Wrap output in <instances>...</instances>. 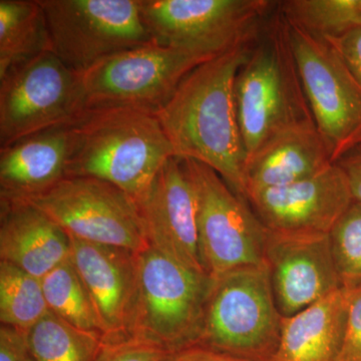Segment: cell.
<instances>
[{
	"label": "cell",
	"instance_id": "obj_7",
	"mask_svg": "<svg viewBox=\"0 0 361 361\" xmlns=\"http://www.w3.org/2000/svg\"><path fill=\"white\" fill-rule=\"evenodd\" d=\"M180 161L196 198L199 244L207 275L217 279L240 268L264 266L268 229L248 202L213 169L193 160Z\"/></svg>",
	"mask_w": 361,
	"mask_h": 361
},
{
	"label": "cell",
	"instance_id": "obj_21",
	"mask_svg": "<svg viewBox=\"0 0 361 361\" xmlns=\"http://www.w3.org/2000/svg\"><path fill=\"white\" fill-rule=\"evenodd\" d=\"M47 51L51 33L39 0H0V78Z\"/></svg>",
	"mask_w": 361,
	"mask_h": 361
},
{
	"label": "cell",
	"instance_id": "obj_30",
	"mask_svg": "<svg viewBox=\"0 0 361 361\" xmlns=\"http://www.w3.org/2000/svg\"><path fill=\"white\" fill-rule=\"evenodd\" d=\"M334 47L361 85V28L339 37L324 39Z\"/></svg>",
	"mask_w": 361,
	"mask_h": 361
},
{
	"label": "cell",
	"instance_id": "obj_15",
	"mask_svg": "<svg viewBox=\"0 0 361 361\" xmlns=\"http://www.w3.org/2000/svg\"><path fill=\"white\" fill-rule=\"evenodd\" d=\"M135 205L149 246L207 274L199 244L196 198L180 159L167 161Z\"/></svg>",
	"mask_w": 361,
	"mask_h": 361
},
{
	"label": "cell",
	"instance_id": "obj_23",
	"mask_svg": "<svg viewBox=\"0 0 361 361\" xmlns=\"http://www.w3.org/2000/svg\"><path fill=\"white\" fill-rule=\"evenodd\" d=\"M42 284L49 311L78 329L103 334L89 291L71 257L47 273Z\"/></svg>",
	"mask_w": 361,
	"mask_h": 361
},
{
	"label": "cell",
	"instance_id": "obj_3",
	"mask_svg": "<svg viewBox=\"0 0 361 361\" xmlns=\"http://www.w3.org/2000/svg\"><path fill=\"white\" fill-rule=\"evenodd\" d=\"M235 102L247 161L273 135L314 122L292 51L288 23L279 9L266 20L240 68Z\"/></svg>",
	"mask_w": 361,
	"mask_h": 361
},
{
	"label": "cell",
	"instance_id": "obj_31",
	"mask_svg": "<svg viewBox=\"0 0 361 361\" xmlns=\"http://www.w3.org/2000/svg\"><path fill=\"white\" fill-rule=\"evenodd\" d=\"M164 361H245L204 346L190 345L169 353Z\"/></svg>",
	"mask_w": 361,
	"mask_h": 361
},
{
	"label": "cell",
	"instance_id": "obj_1",
	"mask_svg": "<svg viewBox=\"0 0 361 361\" xmlns=\"http://www.w3.org/2000/svg\"><path fill=\"white\" fill-rule=\"evenodd\" d=\"M254 42L196 66L156 115L176 158L213 169L244 200L247 154L237 116L235 80Z\"/></svg>",
	"mask_w": 361,
	"mask_h": 361
},
{
	"label": "cell",
	"instance_id": "obj_8",
	"mask_svg": "<svg viewBox=\"0 0 361 361\" xmlns=\"http://www.w3.org/2000/svg\"><path fill=\"white\" fill-rule=\"evenodd\" d=\"M211 59L154 42L118 52L80 75L85 106L157 115L188 73Z\"/></svg>",
	"mask_w": 361,
	"mask_h": 361
},
{
	"label": "cell",
	"instance_id": "obj_16",
	"mask_svg": "<svg viewBox=\"0 0 361 361\" xmlns=\"http://www.w3.org/2000/svg\"><path fill=\"white\" fill-rule=\"evenodd\" d=\"M71 259L89 291L106 339L127 336L137 284V254L70 237Z\"/></svg>",
	"mask_w": 361,
	"mask_h": 361
},
{
	"label": "cell",
	"instance_id": "obj_17",
	"mask_svg": "<svg viewBox=\"0 0 361 361\" xmlns=\"http://www.w3.org/2000/svg\"><path fill=\"white\" fill-rule=\"evenodd\" d=\"M70 257V236L47 214L25 200L0 198V261L42 279Z\"/></svg>",
	"mask_w": 361,
	"mask_h": 361
},
{
	"label": "cell",
	"instance_id": "obj_2",
	"mask_svg": "<svg viewBox=\"0 0 361 361\" xmlns=\"http://www.w3.org/2000/svg\"><path fill=\"white\" fill-rule=\"evenodd\" d=\"M174 149L153 114L130 108L87 109L71 123L66 177H92L137 202Z\"/></svg>",
	"mask_w": 361,
	"mask_h": 361
},
{
	"label": "cell",
	"instance_id": "obj_18",
	"mask_svg": "<svg viewBox=\"0 0 361 361\" xmlns=\"http://www.w3.org/2000/svg\"><path fill=\"white\" fill-rule=\"evenodd\" d=\"M71 123L27 135L0 149V198L25 200L66 178Z\"/></svg>",
	"mask_w": 361,
	"mask_h": 361
},
{
	"label": "cell",
	"instance_id": "obj_25",
	"mask_svg": "<svg viewBox=\"0 0 361 361\" xmlns=\"http://www.w3.org/2000/svg\"><path fill=\"white\" fill-rule=\"evenodd\" d=\"M277 7L288 23L322 39L361 28V0H286Z\"/></svg>",
	"mask_w": 361,
	"mask_h": 361
},
{
	"label": "cell",
	"instance_id": "obj_4",
	"mask_svg": "<svg viewBox=\"0 0 361 361\" xmlns=\"http://www.w3.org/2000/svg\"><path fill=\"white\" fill-rule=\"evenodd\" d=\"M282 319L266 265L240 268L214 279L195 344L242 360L273 361Z\"/></svg>",
	"mask_w": 361,
	"mask_h": 361
},
{
	"label": "cell",
	"instance_id": "obj_28",
	"mask_svg": "<svg viewBox=\"0 0 361 361\" xmlns=\"http://www.w3.org/2000/svg\"><path fill=\"white\" fill-rule=\"evenodd\" d=\"M346 291L348 318L339 361H361V285Z\"/></svg>",
	"mask_w": 361,
	"mask_h": 361
},
{
	"label": "cell",
	"instance_id": "obj_26",
	"mask_svg": "<svg viewBox=\"0 0 361 361\" xmlns=\"http://www.w3.org/2000/svg\"><path fill=\"white\" fill-rule=\"evenodd\" d=\"M342 288L361 285V202H353L329 234Z\"/></svg>",
	"mask_w": 361,
	"mask_h": 361
},
{
	"label": "cell",
	"instance_id": "obj_19",
	"mask_svg": "<svg viewBox=\"0 0 361 361\" xmlns=\"http://www.w3.org/2000/svg\"><path fill=\"white\" fill-rule=\"evenodd\" d=\"M314 122L289 128L271 137L246 165V196L314 177L334 165Z\"/></svg>",
	"mask_w": 361,
	"mask_h": 361
},
{
	"label": "cell",
	"instance_id": "obj_29",
	"mask_svg": "<svg viewBox=\"0 0 361 361\" xmlns=\"http://www.w3.org/2000/svg\"><path fill=\"white\" fill-rule=\"evenodd\" d=\"M0 361H35L28 348L25 331L1 325Z\"/></svg>",
	"mask_w": 361,
	"mask_h": 361
},
{
	"label": "cell",
	"instance_id": "obj_32",
	"mask_svg": "<svg viewBox=\"0 0 361 361\" xmlns=\"http://www.w3.org/2000/svg\"><path fill=\"white\" fill-rule=\"evenodd\" d=\"M348 177L353 199L361 202V147L337 161Z\"/></svg>",
	"mask_w": 361,
	"mask_h": 361
},
{
	"label": "cell",
	"instance_id": "obj_13",
	"mask_svg": "<svg viewBox=\"0 0 361 361\" xmlns=\"http://www.w3.org/2000/svg\"><path fill=\"white\" fill-rule=\"evenodd\" d=\"M247 202L271 231L329 235L355 199L336 163L314 177L252 194Z\"/></svg>",
	"mask_w": 361,
	"mask_h": 361
},
{
	"label": "cell",
	"instance_id": "obj_5",
	"mask_svg": "<svg viewBox=\"0 0 361 361\" xmlns=\"http://www.w3.org/2000/svg\"><path fill=\"white\" fill-rule=\"evenodd\" d=\"M214 279L149 245L137 254V284L127 336L168 353L194 345Z\"/></svg>",
	"mask_w": 361,
	"mask_h": 361
},
{
	"label": "cell",
	"instance_id": "obj_22",
	"mask_svg": "<svg viewBox=\"0 0 361 361\" xmlns=\"http://www.w3.org/2000/svg\"><path fill=\"white\" fill-rule=\"evenodd\" d=\"M26 341L35 361H96L104 337L78 329L49 311L26 331Z\"/></svg>",
	"mask_w": 361,
	"mask_h": 361
},
{
	"label": "cell",
	"instance_id": "obj_27",
	"mask_svg": "<svg viewBox=\"0 0 361 361\" xmlns=\"http://www.w3.org/2000/svg\"><path fill=\"white\" fill-rule=\"evenodd\" d=\"M168 353L153 342L123 336L104 338L96 361H164Z\"/></svg>",
	"mask_w": 361,
	"mask_h": 361
},
{
	"label": "cell",
	"instance_id": "obj_12",
	"mask_svg": "<svg viewBox=\"0 0 361 361\" xmlns=\"http://www.w3.org/2000/svg\"><path fill=\"white\" fill-rule=\"evenodd\" d=\"M25 201L47 214L73 238L135 253L149 247L135 201L106 180L66 177Z\"/></svg>",
	"mask_w": 361,
	"mask_h": 361
},
{
	"label": "cell",
	"instance_id": "obj_6",
	"mask_svg": "<svg viewBox=\"0 0 361 361\" xmlns=\"http://www.w3.org/2000/svg\"><path fill=\"white\" fill-rule=\"evenodd\" d=\"M156 44L215 58L257 39L275 2L269 0H139Z\"/></svg>",
	"mask_w": 361,
	"mask_h": 361
},
{
	"label": "cell",
	"instance_id": "obj_14",
	"mask_svg": "<svg viewBox=\"0 0 361 361\" xmlns=\"http://www.w3.org/2000/svg\"><path fill=\"white\" fill-rule=\"evenodd\" d=\"M273 295L283 317L342 288L329 235L285 234L268 229L264 251Z\"/></svg>",
	"mask_w": 361,
	"mask_h": 361
},
{
	"label": "cell",
	"instance_id": "obj_24",
	"mask_svg": "<svg viewBox=\"0 0 361 361\" xmlns=\"http://www.w3.org/2000/svg\"><path fill=\"white\" fill-rule=\"evenodd\" d=\"M49 311L42 279L11 263L0 261L1 325L26 332Z\"/></svg>",
	"mask_w": 361,
	"mask_h": 361
},
{
	"label": "cell",
	"instance_id": "obj_10",
	"mask_svg": "<svg viewBox=\"0 0 361 361\" xmlns=\"http://www.w3.org/2000/svg\"><path fill=\"white\" fill-rule=\"evenodd\" d=\"M288 28L313 120L336 164L361 147V85L329 42L290 23Z\"/></svg>",
	"mask_w": 361,
	"mask_h": 361
},
{
	"label": "cell",
	"instance_id": "obj_9",
	"mask_svg": "<svg viewBox=\"0 0 361 361\" xmlns=\"http://www.w3.org/2000/svg\"><path fill=\"white\" fill-rule=\"evenodd\" d=\"M52 52L82 75L103 59L153 42L139 0H39Z\"/></svg>",
	"mask_w": 361,
	"mask_h": 361
},
{
	"label": "cell",
	"instance_id": "obj_11",
	"mask_svg": "<svg viewBox=\"0 0 361 361\" xmlns=\"http://www.w3.org/2000/svg\"><path fill=\"white\" fill-rule=\"evenodd\" d=\"M85 110L80 75L54 52H44L0 78V149L70 125Z\"/></svg>",
	"mask_w": 361,
	"mask_h": 361
},
{
	"label": "cell",
	"instance_id": "obj_20",
	"mask_svg": "<svg viewBox=\"0 0 361 361\" xmlns=\"http://www.w3.org/2000/svg\"><path fill=\"white\" fill-rule=\"evenodd\" d=\"M348 296L341 288L282 319L273 361H339L348 318Z\"/></svg>",
	"mask_w": 361,
	"mask_h": 361
}]
</instances>
